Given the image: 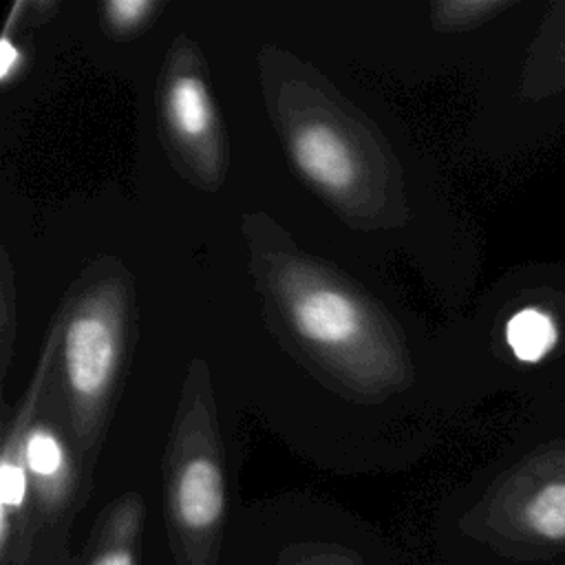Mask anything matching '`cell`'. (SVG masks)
<instances>
[{
  "mask_svg": "<svg viewBox=\"0 0 565 565\" xmlns=\"http://www.w3.org/2000/svg\"><path fill=\"white\" fill-rule=\"evenodd\" d=\"M505 4L503 2H492V0H461V2H441V4H435V11H437V18H441V22L446 24H468V22H475L479 18H486L499 9H503Z\"/></svg>",
  "mask_w": 565,
  "mask_h": 565,
  "instance_id": "cell-10",
  "label": "cell"
},
{
  "mask_svg": "<svg viewBox=\"0 0 565 565\" xmlns=\"http://www.w3.org/2000/svg\"><path fill=\"white\" fill-rule=\"evenodd\" d=\"M88 565H137L135 547L130 539H110L93 558Z\"/></svg>",
  "mask_w": 565,
  "mask_h": 565,
  "instance_id": "cell-12",
  "label": "cell"
},
{
  "mask_svg": "<svg viewBox=\"0 0 565 565\" xmlns=\"http://www.w3.org/2000/svg\"><path fill=\"white\" fill-rule=\"evenodd\" d=\"M287 311L300 338L324 353H349L369 335L362 305L331 282L313 280L291 287Z\"/></svg>",
  "mask_w": 565,
  "mask_h": 565,
  "instance_id": "cell-2",
  "label": "cell"
},
{
  "mask_svg": "<svg viewBox=\"0 0 565 565\" xmlns=\"http://www.w3.org/2000/svg\"><path fill=\"white\" fill-rule=\"evenodd\" d=\"M525 523L543 539H565V481L550 483L530 499Z\"/></svg>",
  "mask_w": 565,
  "mask_h": 565,
  "instance_id": "cell-9",
  "label": "cell"
},
{
  "mask_svg": "<svg viewBox=\"0 0 565 565\" xmlns=\"http://www.w3.org/2000/svg\"><path fill=\"white\" fill-rule=\"evenodd\" d=\"M64 377L79 413L93 415L113 386L121 353L119 318L106 302L84 305L62 335Z\"/></svg>",
  "mask_w": 565,
  "mask_h": 565,
  "instance_id": "cell-1",
  "label": "cell"
},
{
  "mask_svg": "<svg viewBox=\"0 0 565 565\" xmlns=\"http://www.w3.org/2000/svg\"><path fill=\"white\" fill-rule=\"evenodd\" d=\"M505 340L519 360L539 362L556 344V327L547 313L527 307L508 320Z\"/></svg>",
  "mask_w": 565,
  "mask_h": 565,
  "instance_id": "cell-8",
  "label": "cell"
},
{
  "mask_svg": "<svg viewBox=\"0 0 565 565\" xmlns=\"http://www.w3.org/2000/svg\"><path fill=\"white\" fill-rule=\"evenodd\" d=\"M18 62H20V51L11 44L9 35H4L0 42V75L4 82L9 79V75L18 66Z\"/></svg>",
  "mask_w": 565,
  "mask_h": 565,
  "instance_id": "cell-13",
  "label": "cell"
},
{
  "mask_svg": "<svg viewBox=\"0 0 565 565\" xmlns=\"http://www.w3.org/2000/svg\"><path fill=\"white\" fill-rule=\"evenodd\" d=\"M29 411L22 413V419L15 422L13 433L7 439L4 452H2V461H0V545H2V554H7L9 550V541H11V527H13V516H18L26 501H29V492H31V475L26 470L24 463V452H22V444H24V417Z\"/></svg>",
  "mask_w": 565,
  "mask_h": 565,
  "instance_id": "cell-7",
  "label": "cell"
},
{
  "mask_svg": "<svg viewBox=\"0 0 565 565\" xmlns=\"http://www.w3.org/2000/svg\"><path fill=\"white\" fill-rule=\"evenodd\" d=\"M172 519L190 536H210L225 516L227 492L221 463L210 455L185 459L172 479Z\"/></svg>",
  "mask_w": 565,
  "mask_h": 565,
  "instance_id": "cell-3",
  "label": "cell"
},
{
  "mask_svg": "<svg viewBox=\"0 0 565 565\" xmlns=\"http://www.w3.org/2000/svg\"><path fill=\"white\" fill-rule=\"evenodd\" d=\"M152 9H154V2H148V0H113L104 4L106 20L117 31L137 29Z\"/></svg>",
  "mask_w": 565,
  "mask_h": 565,
  "instance_id": "cell-11",
  "label": "cell"
},
{
  "mask_svg": "<svg viewBox=\"0 0 565 565\" xmlns=\"http://www.w3.org/2000/svg\"><path fill=\"white\" fill-rule=\"evenodd\" d=\"M166 115L174 135L185 143H207L214 130V106L196 73H179L166 90Z\"/></svg>",
  "mask_w": 565,
  "mask_h": 565,
  "instance_id": "cell-5",
  "label": "cell"
},
{
  "mask_svg": "<svg viewBox=\"0 0 565 565\" xmlns=\"http://www.w3.org/2000/svg\"><path fill=\"white\" fill-rule=\"evenodd\" d=\"M24 463L31 475L33 488L44 503H57L68 486L71 466L60 437L46 426H33L24 435L22 444Z\"/></svg>",
  "mask_w": 565,
  "mask_h": 565,
  "instance_id": "cell-6",
  "label": "cell"
},
{
  "mask_svg": "<svg viewBox=\"0 0 565 565\" xmlns=\"http://www.w3.org/2000/svg\"><path fill=\"white\" fill-rule=\"evenodd\" d=\"M289 150L300 172L327 194H347L358 181V159L349 141L324 121L298 126Z\"/></svg>",
  "mask_w": 565,
  "mask_h": 565,
  "instance_id": "cell-4",
  "label": "cell"
}]
</instances>
